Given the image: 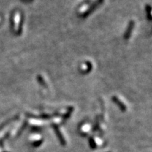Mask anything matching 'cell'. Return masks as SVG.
<instances>
[{"mask_svg":"<svg viewBox=\"0 0 152 152\" xmlns=\"http://www.w3.org/2000/svg\"><path fill=\"white\" fill-rule=\"evenodd\" d=\"M133 25H134V23L133 22H131L130 24L129 25V27H128V29L127 30L126 32V35H125V38H128L129 36L130 35V33H131V31H132V27H133Z\"/></svg>","mask_w":152,"mask_h":152,"instance_id":"obj_1","label":"cell"}]
</instances>
